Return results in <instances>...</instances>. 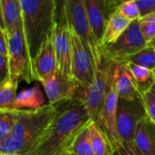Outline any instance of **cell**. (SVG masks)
Here are the masks:
<instances>
[{"mask_svg":"<svg viewBox=\"0 0 155 155\" xmlns=\"http://www.w3.org/2000/svg\"><path fill=\"white\" fill-rule=\"evenodd\" d=\"M91 122L80 99L61 103L49 127L25 155H57L66 151L78 133Z\"/></svg>","mask_w":155,"mask_h":155,"instance_id":"cell-1","label":"cell"},{"mask_svg":"<svg viewBox=\"0 0 155 155\" xmlns=\"http://www.w3.org/2000/svg\"><path fill=\"white\" fill-rule=\"evenodd\" d=\"M60 104H45L36 110H21L8 136L0 141V155H25L41 138L57 114Z\"/></svg>","mask_w":155,"mask_h":155,"instance_id":"cell-2","label":"cell"},{"mask_svg":"<svg viewBox=\"0 0 155 155\" xmlns=\"http://www.w3.org/2000/svg\"><path fill=\"white\" fill-rule=\"evenodd\" d=\"M24 30L32 60L45 40L53 34L55 24L54 0H20Z\"/></svg>","mask_w":155,"mask_h":155,"instance_id":"cell-3","label":"cell"},{"mask_svg":"<svg viewBox=\"0 0 155 155\" xmlns=\"http://www.w3.org/2000/svg\"><path fill=\"white\" fill-rule=\"evenodd\" d=\"M108 58V57H107ZM116 61L108 58V82L105 99L103 109L101 111L99 120L95 122L102 132L104 133L107 141L114 152L124 143L119 135L117 129V108L119 102V96L114 88V71H115Z\"/></svg>","mask_w":155,"mask_h":155,"instance_id":"cell-4","label":"cell"},{"mask_svg":"<svg viewBox=\"0 0 155 155\" xmlns=\"http://www.w3.org/2000/svg\"><path fill=\"white\" fill-rule=\"evenodd\" d=\"M8 60L10 78L15 80L23 79L26 83L35 80L33 60L27 45L24 26L8 34Z\"/></svg>","mask_w":155,"mask_h":155,"instance_id":"cell-5","label":"cell"},{"mask_svg":"<svg viewBox=\"0 0 155 155\" xmlns=\"http://www.w3.org/2000/svg\"><path fill=\"white\" fill-rule=\"evenodd\" d=\"M66 15L69 27L73 28L91 49L96 67L103 62L104 52L94 36L84 0H67Z\"/></svg>","mask_w":155,"mask_h":155,"instance_id":"cell-6","label":"cell"},{"mask_svg":"<svg viewBox=\"0 0 155 155\" xmlns=\"http://www.w3.org/2000/svg\"><path fill=\"white\" fill-rule=\"evenodd\" d=\"M69 29L72 44L71 75L79 86L86 88L93 83L97 67L89 47L73 28Z\"/></svg>","mask_w":155,"mask_h":155,"instance_id":"cell-7","label":"cell"},{"mask_svg":"<svg viewBox=\"0 0 155 155\" xmlns=\"http://www.w3.org/2000/svg\"><path fill=\"white\" fill-rule=\"evenodd\" d=\"M108 82V58L104 54L103 62L97 67L93 83L86 88L79 86L75 98L84 104L93 122H97L104 106ZM74 98V99H75Z\"/></svg>","mask_w":155,"mask_h":155,"instance_id":"cell-8","label":"cell"},{"mask_svg":"<svg viewBox=\"0 0 155 155\" xmlns=\"http://www.w3.org/2000/svg\"><path fill=\"white\" fill-rule=\"evenodd\" d=\"M148 47L138 20H134L113 44L103 47L104 54L115 61H125L129 57Z\"/></svg>","mask_w":155,"mask_h":155,"instance_id":"cell-9","label":"cell"},{"mask_svg":"<svg viewBox=\"0 0 155 155\" xmlns=\"http://www.w3.org/2000/svg\"><path fill=\"white\" fill-rule=\"evenodd\" d=\"M146 116L140 95L133 100L119 99L116 121L118 132L123 142L134 143L137 124Z\"/></svg>","mask_w":155,"mask_h":155,"instance_id":"cell-10","label":"cell"},{"mask_svg":"<svg viewBox=\"0 0 155 155\" xmlns=\"http://www.w3.org/2000/svg\"><path fill=\"white\" fill-rule=\"evenodd\" d=\"M48 99V104L58 105L75 98L79 85L70 77L56 71L40 82Z\"/></svg>","mask_w":155,"mask_h":155,"instance_id":"cell-11","label":"cell"},{"mask_svg":"<svg viewBox=\"0 0 155 155\" xmlns=\"http://www.w3.org/2000/svg\"><path fill=\"white\" fill-rule=\"evenodd\" d=\"M53 40L57 61V70L60 71L62 74L72 78V44L69 25L54 24L53 30Z\"/></svg>","mask_w":155,"mask_h":155,"instance_id":"cell-12","label":"cell"},{"mask_svg":"<svg viewBox=\"0 0 155 155\" xmlns=\"http://www.w3.org/2000/svg\"><path fill=\"white\" fill-rule=\"evenodd\" d=\"M35 80L41 82L57 71V61L53 40V34L49 36L40 48L33 60Z\"/></svg>","mask_w":155,"mask_h":155,"instance_id":"cell-13","label":"cell"},{"mask_svg":"<svg viewBox=\"0 0 155 155\" xmlns=\"http://www.w3.org/2000/svg\"><path fill=\"white\" fill-rule=\"evenodd\" d=\"M114 82L118 96L122 100H133L140 95L138 84L125 61H116Z\"/></svg>","mask_w":155,"mask_h":155,"instance_id":"cell-14","label":"cell"},{"mask_svg":"<svg viewBox=\"0 0 155 155\" xmlns=\"http://www.w3.org/2000/svg\"><path fill=\"white\" fill-rule=\"evenodd\" d=\"M88 14L90 24L95 37L101 45L110 13L106 5V0H84Z\"/></svg>","mask_w":155,"mask_h":155,"instance_id":"cell-15","label":"cell"},{"mask_svg":"<svg viewBox=\"0 0 155 155\" xmlns=\"http://www.w3.org/2000/svg\"><path fill=\"white\" fill-rule=\"evenodd\" d=\"M134 143L142 155H155V123L147 116L138 122Z\"/></svg>","mask_w":155,"mask_h":155,"instance_id":"cell-16","label":"cell"},{"mask_svg":"<svg viewBox=\"0 0 155 155\" xmlns=\"http://www.w3.org/2000/svg\"><path fill=\"white\" fill-rule=\"evenodd\" d=\"M1 27L8 34L23 25L22 6L20 0H0Z\"/></svg>","mask_w":155,"mask_h":155,"instance_id":"cell-17","label":"cell"},{"mask_svg":"<svg viewBox=\"0 0 155 155\" xmlns=\"http://www.w3.org/2000/svg\"><path fill=\"white\" fill-rule=\"evenodd\" d=\"M133 21L123 16L118 11L113 12L108 19L103 38L101 40V47H105L114 43L122 34L127 29Z\"/></svg>","mask_w":155,"mask_h":155,"instance_id":"cell-18","label":"cell"},{"mask_svg":"<svg viewBox=\"0 0 155 155\" xmlns=\"http://www.w3.org/2000/svg\"><path fill=\"white\" fill-rule=\"evenodd\" d=\"M45 96L38 84L34 87L22 90L17 94V97L13 105L15 110H36L45 106Z\"/></svg>","mask_w":155,"mask_h":155,"instance_id":"cell-19","label":"cell"},{"mask_svg":"<svg viewBox=\"0 0 155 155\" xmlns=\"http://www.w3.org/2000/svg\"><path fill=\"white\" fill-rule=\"evenodd\" d=\"M125 62L133 77L138 84L139 92L142 93L144 91L151 90L152 87L155 83V75L153 70L131 62Z\"/></svg>","mask_w":155,"mask_h":155,"instance_id":"cell-20","label":"cell"},{"mask_svg":"<svg viewBox=\"0 0 155 155\" xmlns=\"http://www.w3.org/2000/svg\"><path fill=\"white\" fill-rule=\"evenodd\" d=\"M90 138L92 143V147L94 155H113L114 151L112 150L107 138L102 132L100 127L95 123L91 122L89 124Z\"/></svg>","mask_w":155,"mask_h":155,"instance_id":"cell-21","label":"cell"},{"mask_svg":"<svg viewBox=\"0 0 155 155\" xmlns=\"http://www.w3.org/2000/svg\"><path fill=\"white\" fill-rule=\"evenodd\" d=\"M89 124L78 133L70 146L66 149L68 153L74 155H94L90 138Z\"/></svg>","mask_w":155,"mask_h":155,"instance_id":"cell-22","label":"cell"},{"mask_svg":"<svg viewBox=\"0 0 155 155\" xmlns=\"http://www.w3.org/2000/svg\"><path fill=\"white\" fill-rule=\"evenodd\" d=\"M18 80H15L11 78L0 83V110L13 109V105L17 97Z\"/></svg>","mask_w":155,"mask_h":155,"instance_id":"cell-23","label":"cell"},{"mask_svg":"<svg viewBox=\"0 0 155 155\" xmlns=\"http://www.w3.org/2000/svg\"><path fill=\"white\" fill-rule=\"evenodd\" d=\"M21 110H0V141L10 134L16 124Z\"/></svg>","mask_w":155,"mask_h":155,"instance_id":"cell-24","label":"cell"},{"mask_svg":"<svg viewBox=\"0 0 155 155\" xmlns=\"http://www.w3.org/2000/svg\"><path fill=\"white\" fill-rule=\"evenodd\" d=\"M125 61L131 62L142 67H145L150 69H155V48L153 46H148L147 48L142 49L141 51L135 53L134 55L129 57Z\"/></svg>","mask_w":155,"mask_h":155,"instance_id":"cell-25","label":"cell"},{"mask_svg":"<svg viewBox=\"0 0 155 155\" xmlns=\"http://www.w3.org/2000/svg\"><path fill=\"white\" fill-rule=\"evenodd\" d=\"M141 32L148 46H155V11L138 19Z\"/></svg>","mask_w":155,"mask_h":155,"instance_id":"cell-26","label":"cell"},{"mask_svg":"<svg viewBox=\"0 0 155 155\" xmlns=\"http://www.w3.org/2000/svg\"><path fill=\"white\" fill-rule=\"evenodd\" d=\"M116 11H118L123 16L131 21L138 20L142 17V13L136 0H130L121 4L117 7Z\"/></svg>","mask_w":155,"mask_h":155,"instance_id":"cell-27","label":"cell"},{"mask_svg":"<svg viewBox=\"0 0 155 155\" xmlns=\"http://www.w3.org/2000/svg\"><path fill=\"white\" fill-rule=\"evenodd\" d=\"M147 117L155 123V94L151 90L140 93Z\"/></svg>","mask_w":155,"mask_h":155,"instance_id":"cell-28","label":"cell"},{"mask_svg":"<svg viewBox=\"0 0 155 155\" xmlns=\"http://www.w3.org/2000/svg\"><path fill=\"white\" fill-rule=\"evenodd\" d=\"M66 1L67 0H54L55 5V24L68 25L67 15H66Z\"/></svg>","mask_w":155,"mask_h":155,"instance_id":"cell-29","label":"cell"},{"mask_svg":"<svg viewBox=\"0 0 155 155\" xmlns=\"http://www.w3.org/2000/svg\"><path fill=\"white\" fill-rule=\"evenodd\" d=\"M113 155H142L134 143H123L122 145L114 152Z\"/></svg>","mask_w":155,"mask_h":155,"instance_id":"cell-30","label":"cell"},{"mask_svg":"<svg viewBox=\"0 0 155 155\" xmlns=\"http://www.w3.org/2000/svg\"><path fill=\"white\" fill-rule=\"evenodd\" d=\"M10 78V67L8 57L0 55V83Z\"/></svg>","mask_w":155,"mask_h":155,"instance_id":"cell-31","label":"cell"},{"mask_svg":"<svg viewBox=\"0 0 155 155\" xmlns=\"http://www.w3.org/2000/svg\"><path fill=\"white\" fill-rule=\"evenodd\" d=\"M142 16L155 11V0H136Z\"/></svg>","mask_w":155,"mask_h":155,"instance_id":"cell-32","label":"cell"},{"mask_svg":"<svg viewBox=\"0 0 155 155\" xmlns=\"http://www.w3.org/2000/svg\"><path fill=\"white\" fill-rule=\"evenodd\" d=\"M0 55L8 57V36L5 29L0 28Z\"/></svg>","mask_w":155,"mask_h":155,"instance_id":"cell-33","label":"cell"},{"mask_svg":"<svg viewBox=\"0 0 155 155\" xmlns=\"http://www.w3.org/2000/svg\"><path fill=\"white\" fill-rule=\"evenodd\" d=\"M126 1H130V0H106V5L109 10V13L112 14L113 12L116 11L117 7L121 4H123Z\"/></svg>","mask_w":155,"mask_h":155,"instance_id":"cell-34","label":"cell"},{"mask_svg":"<svg viewBox=\"0 0 155 155\" xmlns=\"http://www.w3.org/2000/svg\"><path fill=\"white\" fill-rule=\"evenodd\" d=\"M57 155H68V153H67L66 151H64V152L60 153L59 154H57Z\"/></svg>","mask_w":155,"mask_h":155,"instance_id":"cell-35","label":"cell"},{"mask_svg":"<svg viewBox=\"0 0 155 155\" xmlns=\"http://www.w3.org/2000/svg\"><path fill=\"white\" fill-rule=\"evenodd\" d=\"M151 91H152L153 94H155V83L153 84V86L152 87V89H151Z\"/></svg>","mask_w":155,"mask_h":155,"instance_id":"cell-36","label":"cell"},{"mask_svg":"<svg viewBox=\"0 0 155 155\" xmlns=\"http://www.w3.org/2000/svg\"><path fill=\"white\" fill-rule=\"evenodd\" d=\"M154 48H155V46H154ZM153 72H154V75H155V69H153Z\"/></svg>","mask_w":155,"mask_h":155,"instance_id":"cell-37","label":"cell"},{"mask_svg":"<svg viewBox=\"0 0 155 155\" xmlns=\"http://www.w3.org/2000/svg\"><path fill=\"white\" fill-rule=\"evenodd\" d=\"M68 155H74V154H71V153H68Z\"/></svg>","mask_w":155,"mask_h":155,"instance_id":"cell-38","label":"cell"}]
</instances>
